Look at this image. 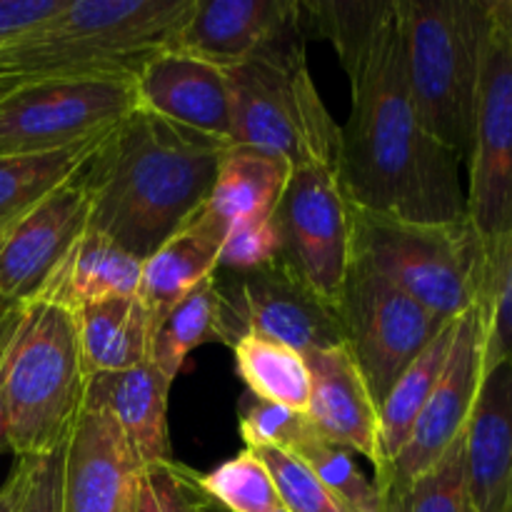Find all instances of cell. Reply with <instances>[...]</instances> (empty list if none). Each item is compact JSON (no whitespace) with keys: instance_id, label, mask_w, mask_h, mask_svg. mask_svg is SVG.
<instances>
[{"instance_id":"836d02e7","label":"cell","mask_w":512,"mask_h":512,"mask_svg":"<svg viewBox=\"0 0 512 512\" xmlns=\"http://www.w3.org/2000/svg\"><path fill=\"white\" fill-rule=\"evenodd\" d=\"M238 420L245 448H278L293 453L310 430L308 418L303 413L255 398L248 390L238 403Z\"/></svg>"},{"instance_id":"d6986e66","label":"cell","mask_w":512,"mask_h":512,"mask_svg":"<svg viewBox=\"0 0 512 512\" xmlns=\"http://www.w3.org/2000/svg\"><path fill=\"white\" fill-rule=\"evenodd\" d=\"M298 18V0H195L173 48L228 70Z\"/></svg>"},{"instance_id":"5bb4252c","label":"cell","mask_w":512,"mask_h":512,"mask_svg":"<svg viewBox=\"0 0 512 512\" xmlns=\"http://www.w3.org/2000/svg\"><path fill=\"white\" fill-rule=\"evenodd\" d=\"M88 195L80 175L70 178L43 203L0 235V303L38 298L65 255L88 230Z\"/></svg>"},{"instance_id":"ffe728a7","label":"cell","mask_w":512,"mask_h":512,"mask_svg":"<svg viewBox=\"0 0 512 512\" xmlns=\"http://www.w3.org/2000/svg\"><path fill=\"white\" fill-rule=\"evenodd\" d=\"M225 235H228V223L210 208V203H205L150 258L143 260L138 298L150 313L153 335L165 315L190 290L213 278Z\"/></svg>"},{"instance_id":"8fae6325","label":"cell","mask_w":512,"mask_h":512,"mask_svg":"<svg viewBox=\"0 0 512 512\" xmlns=\"http://www.w3.org/2000/svg\"><path fill=\"white\" fill-rule=\"evenodd\" d=\"M283 265L323 303L338 305L350 270V215L333 165L293 168L273 213Z\"/></svg>"},{"instance_id":"74e56055","label":"cell","mask_w":512,"mask_h":512,"mask_svg":"<svg viewBox=\"0 0 512 512\" xmlns=\"http://www.w3.org/2000/svg\"><path fill=\"white\" fill-rule=\"evenodd\" d=\"M68 0H0V50L48 23Z\"/></svg>"},{"instance_id":"1f68e13d","label":"cell","mask_w":512,"mask_h":512,"mask_svg":"<svg viewBox=\"0 0 512 512\" xmlns=\"http://www.w3.org/2000/svg\"><path fill=\"white\" fill-rule=\"evenodd\" d=\"M478 305L485 318V365L512 363V233L485 243V280Z\"/></svg>"},{"instance_id":"44dd1931","label":"cell","mask_w":512,"mask_h":512,"mask_svg":"<svg viewBox=\"0 0 512 512\" xmlns=\"http://www.w3.org/2000/svg\"><path fill=\"white\" fill-rule=\"evenodd\" d=\"M170 388L173 380L148 360L118 373L90 375L83 405H98L113 415L140 463H165L173 460L168 435Z\"/></svg>"},{"instance_id":"7c38bea8","label":"cell","mask_w":512,"mask_h":512,"mask_svg":"<svg viewBox=\"0 0 512 512\" xmlns=\"http://www.w3.org/2000/svg\"><path fill=\"white\" fill-rule=\"evenodd\" d=\"M485 368V318L473 305L455 320V338L448 363L433 395L420 410L408 440L393 463L375 475L380 498L403 490L433 468L465 433Z\"/></svg>"},{"instance_id":"7402d4cb","label":"cell","mask_w":512,"mask_h":512,"mask_svg":"<svg viewBox=\"0 0 512 512\" xmlns=\"http://www.w3.org/2000/svg\"><path fill=\"white\" fill-rule=\"evenodd\" d=\"M140 275H143V260L88 228L65 255L53 278L45 283L38 298L63 305L75 313L100 300L138 295Z\"/></svg>"},{"instance_id":"ab89813d","label":"cell","mask_w":512,"mask_h":512,"mask_svg":"<svg viewBox=\"0 0 512 512\" xmlns=\"http://www.w3.org/2000/svg\"><path fill=\"white\" fill-rule=\"evenodd\" d=\"M25 483H28V458H18L8 480L0 488V512H20Z\"/></svg>"},{"instance_id":"7a4b0ae2","label":"cell","mask_w":512,"mask_h":512,"mask_svg":"<svg viewBox=\"0 0 512 512\" xmlns=\"http://www.w3.org/2000/svg\"><path fill=\"white\" fill-rule=\"evenodd\" d=\"M230 143L135 108L80 168L88 228L145 260L210 198Z\"/></svg>"},{"instance_id":"b9f144b4","label":"cell","mask_w":512,"mask_h":512,"mask_svg":"<svg viewBox=\"0 0 512 512\" xmlns=\"http://www.w3.org/2000/svg\"><path fill=\"white\" fill-rule=\"evenodd\" d=\"M15 85H20L18 80H13V78H8V75L0 73V95H5V93H8V90H13Z\"/></svg>"},{"instance_id":"f546056e","label":"cell","mask_w":512,"mask_h":512,"mask_svg":"<svg viewBox=\"0 0 512 512\" xmlns=\"http://www.w3.org/2000/svg\"><path fill=\"white\" fill-rule=\"evenodd\" d=\"M295 458L303 460L315 478L328 488V493L338 500L348 512H378L380 495L373 480L363 475L355 463V455L330 440L320 438L313 428L308 430L298 448L293 450Z\"/></svg>"},{"instance_id":"ee69618b","label":"cell","mask_w":512,"mask_h":512,"mask_svg":"<svg viewBox=\"0 0 512 512\" xmlns=\"http://www.w3.org/2000/svg\"><path fill=\"white\" fill-rule=\"evenodd\" d=\"M280 512H285V510H280Z\"/></svg>"},{"instance_id":"4dcf8cb0","label":"cell","mask_w":512,"mask_h":512,"mask_svg":"<svg viewBox=\"0 0 512 512\" xmlns=\"http://www.w3.org/2000/svg\"><path fill=\"white\" fill-rule=\"evenodd\" d=\"M198 485L225 512H280L278 490L263 460L245 448L210 473L198 475Z\"/></svg>"},{"instance_id":"f35d334b","label":"cell","mask_w":512,"mask_h":512,"mask_svg":"<svg viewBox=\"0 0 512 512\" xmlns=\"http://www.w3.org/2000/svg\"><path fill=\"white\" fill-rule=\"evenodd\" d=\"M18 315H20V303H0V453H10L8 430H5L3 368H5V350H8L10 335H13L15 323H18Z\"/></svg>"},{"instance_id":"9a60e30c","label":"cell","mask_w":512,"mask_h":512,"mask_svg":"<svg viewBox=\"0 0 512 512\" xmlns=\"http://www.w3.org/2000/svg\"><path fill=\"white\" fill-rule=\"evenodd\" d=\"M140 473L113 415L83 405L65 443L63 512H135Z\"/></svg>"},{"instance_id":"9c48e42d","label":"cell","mask_w":512,"mask_h":512,"mask_svg":"<svg viewBox=\"0 0 512 512\" xmlns=\"http://www.w3.org/2000/svg\"><path fill=\"white\" fill-rule=\"evenodd\" d=\"M215 340L233 348L243 338L280 343L300 355L345 345L338 310L310 293L280 263L248 273L215 270Z\"/></svg>"},{"instance_id":"6da1fadb","label":"cell","mask_w":512,"mask_h":512,"mask_svg":"<svg viewBox=\"0 0 512 512\" xmlns=\"http://www.w3.org/2000/svg\"><path fill=\"white\" fill-rule=\"evenodd\" d=\"M305 33L330 40L350 80L333 170L345 203L408 223L468 220L463 160L420 123L405 78L398 0L300 3Z\"/></svg>"},{"instance_id":"83f0119b","label":"cell","mask_w":512,"mask_h":512,"mask_svg":"<svg viewBox=\"0 0 512 512\" xmlns=\"http://www.w3.org/2000/svg\"><path fill=\"white\" fill-rule=\"evenodd\" d=\"M215 318H218V290H215V278H208L190 290L155 328L150 363L158 365L168 380L178 378L188 355L208 340H215Z\"/></svg>"},{"instance_id":"52a82bcc","label":"cell","mask_w":512,"mask_h":512,"mask_svg":"<svg viewBox=\"0 0 512 512\" xmlns=\"http://www.w3.org/2000/svg\"><path fill=\"white\" fill-rule=\"evenodd\" d=\"M350 255L443 323L478 305L485 240L470 220L408 223L348 205Z\"/></svg>"},{"instance_id":"e0dca14e","label":"cell","mask_w":512,"mask_h":512,"mask_svg":"<svg viewBox=\"0 0 512 512\" xmlns=\"http://www.w3.org/2000/svg\"><path fill=\"white\" fill-rule=\"evenodd\" d=\"M465 475L475 512H512V363L483 368L463 433Z\"/></svg>"},{"instance_id":"484cf974","label":"cell","mask_w":512,"mask_h":512,"mask_svg":"<svg viewBox=\"0 0 512 512\" xmlns=\"http://www.w3.org/2000/svg\"><path fill=\"white\" fill-rule=\"evenodd\" d=\"M105 135L50 153L0 158V235L53 190L75 178Z\"/></svg>"},{"instance_id":"f1b7e54d","label":"cell","mask_w":512,"mask_h":512,"mask_svg":"<svg viewBox=\"0 0 512 512\" xmlns=\"http://www.w3.org/2000/svg\"><path fill=\"white\" fill-rule=\"evenodd\" d=\"M378 512H475L465 475L463 438L413 483L380 498Z\"/></svg>"},{"instance_id":"60d3db41","label":"cell","mask_w":512,"mask_h":512,"mask_svg":"<svg viewBox=\"0 0 512 512\" xmlns=\"http://www.w3.org/2000/svg\"><path fill=\"white\" fill-rule=\"evenodd\" d=\"M490 3V20L495 28L510 40L512 45V0H488Z\"/></svg>"},{"instance_id":"8d00e7d4","label":"cell","mask_w":512,"mask_h":512,"mask_svg":"<svg viewBox=\"0 0 512 512\" xmlns=\"http://www.w3.org/2000/svg\"><path fill=\"white\" fill-rule=\"evenodd\" d=\"M63 470L65 443L50 453L28 458V483L20 512H63Z\"/></svg>"},{"instance_id":"ac0fdd59","label":"cell","mask_w":512,"mask_h":512,"mask_svg":"<svg viewBox=\"0 0 512 512\" xmlns=\"http://www.w3.org/2000/svg\"><path fill=\"white\" fill-rule=\"evenodd\" d=\"M310 375L305 418L320 438L363 455L378 468V405L350 355L348 345L303 355Z\"/></svg>"},{"instance_id":"cb8c5ba5","label":"cell","mask_w":512,"mask_h":512,"mask_svg":"<svg viewBox=\"0 0 512 512\" xmlns=\"http://www.w3.org/2000/svg\"><path fill=\"white\" fill-rule=\"evenodd\" d=\"M290 175L293 165L278 155L228 145L220 158L208 203L228 228L268 220L288 188Z\"/></svg>"},{"instance_id":"d590c367","label":"cell","mask_w":512,"mask_h":512,"mask_svg":"<svg viewBox=\"0 0 512 512\" xmlns=\"http://www.w3.org/2000/svg\"><path fill=\"white\" fill-rule=\"evenodd\" d=\"M280 240L273 218L258 223H243L228 228L225 243L220 248L218 270L225 273H248L265 268L278 260Z\"/></svg>"},{"instance_id":"603a6c76","label":"cell","mask_w":512,"mask_h":512,"mask_svg":"<svg viewBox=\"0 0 512 512\" xmlns=\"http://www.w3.org/2000/svg\"><path fill=\"white\" fill-rule=\"evenodd\" d=\"M85 378L118 373L150 360L153 323L138 295L110 298L75 310Z\"/></svg>"},{"instance_id":"277c9868","label":"cell","mask_w":512,"mask_h":512,"mask_svg":"<svg viewBox=\"0 0 512 512\" xmlns=\"http://www.w3.org/2000/svg\"><path fill=\"white\" fill-rule=\"evenodd\" d=\"M405 78L423 128L468 165L490 40L488 0H398Z\"/></svg>"},{"instance_id":"e575fe53","label":"cell","mask_w":512,"mask_h":512,"mask_svg":"<svg viewBox=\"0 0 512 512\" xmlns=\"http://www.w3.org/2000/svg\"><path fill=\"white\" fill-rule=\"evenodd\" d=\"M205 500L198 473L185 465L175 460L143 465L135 512H200Z\"/></svg>"},{"instance_id":"5b68a950","label":"cell","mask_w":512,"mask_h":512,"mask_svg":"<svg viewBox=\"0 0 512 512\" xmlns=\"http://www.w3.org/2000/svg\"><path fill=\"white\" fill-rule=\"evenodd\" d=\"M233 108V145L300 165H333L340 125L325 108L305 55L303 18L225 70Z\"/></svg>"},{"instance_id":"4316f807","label":"cell","mask_w":512,"mask_h":512,"mask_svg":"<svg viewBox=\"0 0 512 512\" xmlns=\"http://www.w3.org/2000/svg\"><path fill=\"white\" fill-rule=\"evenodd\" d=\"M230 350L248 393L305 415L310 375L303 355L263 338H243Z\"/></svg>"},{"instance_id":"d4e9b609","label":"cell","mask_w":512,"mask_h":512,"mask_svg":"<svg viewBox=\"0 0 512 512\" xmlns=\"http://www.w3.org/2000/svg\"><path fill=\"white\" fill-rule=\"evenodd\" d=\"M455 320L445 323L443 330L430 340L428 348L405 368V373L400 375L398 383L393 385L388 398L378 408L380 463L375 468V475L383 473L393 463L395 455L400 453V448L408 440L420 410L425 408L428 398L433 395L435 385H438L440 375L445 370V363H448L450 348H453Z\"/></svg>"},{"instance_id":"4fadbf2b","label":"cell","mask_w":512,"mask_h":512,"mask_svg":"<svg viewBox=\"0 0 512 512\" xmlns=\"http://www.w3.org/2000/svg\"><path fill=\"white\" fill-rule=\"evenodd\" d=\"M468 220L485 243L512 233V45L490 20L468 158Z\"/></svg>"},{"instance_id":"ba28073f","label":"cell","mask_w":512,"mask_h":512,"mask_svg":"<svg viewBox=\"0 0 512 512\" xmlns=\"http://www.w3.org/2000/svg\"><path fill=\"white\" fill-rule=\"evenodd\" d=\"M135 110L130 78H50L0 95V158L63 150L113 130Z\"/></svg>"},{"instance_id":"8992f818","label":"cell","mask_w":512,"mask_h":512,"mask_svg":"<svg viewBox=\"0 0 512 512\" xmlns=\"http://www.w3.org/2000/svg\"><path fill=\"white\" fill-rule=\"evenodd\" d=\"M85 383L73 310L43 298L20 303L3 368L10 453L35 458L68 443Z\"/></svg>"},{"instance_id":"3957f363","label":"cell","mask_w":512,"mask_h":512,"mask_svg":"<svg viewBox=\"0 0 512 512\" xmlns=\"http://www.w3.org/2000/svg\"><path fill=\"white\" fill-rule=\"evenodd\" d=\"M195 0H68L58 15L0 50V73L18 83L50 78H135L173 45Z\"/></svg>"},{"instance_id":"d6a6232c","label":"cell","mask_w":512,"mask_h":512,"mask_svg":"<svg viewBox=\"0 0 512 512\" xmlns=\"http://www.w3.org/2000/svg\"><path fill=\"white\" fill-rule=\"evenodd\" d=\"M250 450L268 468L285 512H348L328 493V488L315 478L313 470L303 460L295 458L293 453H285V450L278 448Z\"/></svg>"},{"instance_id":"30bf717a","label":"cell","mask_w":512,"mask_h":512,"mask_svg":"<svg viewBox=\"0 0 512 512\" xmlns=\"http://www.w3.org/2000/svg\"><path fill=\"white\" fill-rule=\"evenodd\" d=\"M335 310L345 345L378 408L445 325L383 275L355 260H350Z\"/></svg>"},{"instance_id":"7bdbcfd3","label":"cell","mask_w":512,"mask_h":512,"mask_svg":"<svg viewBox=\"0 0 512 512\" xmlns=\"http://www.w3.org/2000/svg\"><path fill=\"white\" fill-rule=\"evenodd\" d=\"M200 512H225L223 508H220V505H215L213 503V500H205V503H203V508H200Z\"/></svg>"},{"instance_id":"2e32d148","label":"cell","mask_w":512,"mask_h":512,"mask_svg":"<svg viewBox=\"0 0 512 512\" xmlns=\"http://www.w3.org/2000/svg\"><path fill=\"white\" fill-rule=\"evenodd\" d=\"M135 108L178 128L233 145L228 73L183 50H158L133 78Z\"/></svg>"}]
</instances>
